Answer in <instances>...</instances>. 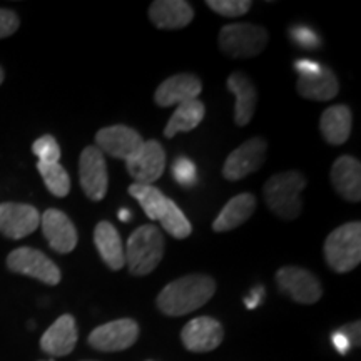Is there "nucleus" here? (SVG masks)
I'll return each instance as SVG.
<instances>
[{
	"label": "nucleus",
	"instance_id": "2eb2a0df",
	"mask_svg": "<svg viewBox=\"0 0 361 361\" xmlns=\"http://www.w3.org/2000/svg\"><path fill=\"white\" fill-rule=\"evenodd\" d=\"M40 226H42L44 238L47 239L49 246L54 251L67 255L75 250L79 234L74 223L66 213L59 209H47L40 216Z\"/></svg>",
	"mask_w": 361,
	"mask_h": 361
},
{
	"label": "nucleus",
	"instance_id": "6e6552de",
	"mask_svg": "<svg viewBox=\"0 0 361 361\" xmlns=\"http://www.w3.org/2000/svg\"><path fill=\"white\" fill-rule=\"evenodd\" d=\"M139 338V324L130 318H121L94 328L87 338L94 350L114 353L130 348Z\"/></svg>",
	"mask_w": 361,
	"mask_h": 361
},
{
	"label": "nucleus",
	"instance_id": "4468645a",
	"mask_svg": "<svg viewBox=\"0 0 361 361\" xmlns=\"http://www.w3.org/2000/svg\"><path fill=\"white\" fill-rule=\"evenodd\" d=\"M40 224L37 207L22 202L0 204V234L8 239H22L32 234Z\"/></svg>",
	"mask_w": 361,
	"mask_h": 361
},
{
	"label": "nucleus",
	"instance_id": "2f4dec72",
	"mask_svg": "<svg viewBox=\"0 0 361 361\" xmlns=\"http://www.w3.org/2000/svg\"><path fill=\"white\" fill-rule=\"evenodd\" d=\"M20 19L13 11L8 8H0V39L11 37L19 30Z\"/></svg>",
	"mask_w": 361,
	"mask_h": 361
},
{
	"label": "nucleus",
	"instance_id": "a878e982",
	"mask_svg": "<svg viewBox=\"0 0 361 361\" xmlns=\"http://www.w3.org/2000/svg\"><path fill=\"white\" fill-rule=\"evenodd\" d=\"M129 194L141 204L144 213L151 221H159L164 213L166 202L169 200L156 186H147V184H130Z\"/></svg>",
	"mask_w": 361,
	"mask_h": 361
},
{
	"label": "nucleus",
	"instance_id": "0eeeda50",
	"mask_svg": "<svg viewBox=\"0 0 361 361\" xmlns=\"http://www.w3.org/2000/svg\"><path fill=\"white\" fill-rule=\"evenodd\" d=\"M276 283L295 303L314 305L323 296V286L313 273L300 266H284L276 273Z\"/></svg>",
	"mask_w": 361,
	"mask_h": 361
},
{
	"label": "nucleus",
	"instance_id": "1a4fd4ad",
	"mask_svg": "<svg viewBox=\"0 0 361 361\" xmlns=\"http://www.w3.org/2000/svg\"><path fill=\"white\" fill-rule=\"evenodd\" d=\"M80 188L90 201L99 202L106 197L109 188L106 157L96 146H87L79 157Z\"/></svg>",
	"mask_w": 361,
	"mask_h": 361
},
{
	"label": "nucleus",
	"instance_id": "a211bd4d",
	"mask_svg": "<svg viewBox=\"0 0 361 361\" xmlns=\"http://www.w3.org/2000/svg\"><path fill=\"white\" fill-rule=\"evenodd\" d=\"M296 92L308 101H331L340 92V82L335 72L322 64L316 72L298 78Z\"/></svg>",
	"mask_w": 361,
	"mask_h": 361
},
{
	"label": "nucleus",
	"instance_id": "58836bf2",
	"mask_svg": "<svg viewBox=\"0 0 361 361\" xmlns=\"http://www.w3.org/2000/svg\"><path fill=\"white\" fill-rule=\"evenodd\" d=\"M4 79H6V72H4V69H2V67H0V85H2V82H4Z\"/></svg>",
	"mask_w": 361,
	"mask_h": 361
},
{
	"label": "nucleus",
	"instance_id": "393cba45",
	"mask_svg": "<svg viewBox=\"0 0 361 361\" xmlns=\"http://www.w3.org/2000/svg\"><path fill=\"white\" fill-rule=\"evenodd\" d=\"M204 114H206L204 104L197 101V99L179 104L178 109L174 111L173 116H171L169 123L166 124L164 135L168 139H173L176 134L194 130L201 124V121L204 119Z\"/></svg>",
	"mask_w": 361,
	"mask_h": 361
},
{
	"label": "nucleus",
	"instance_id": "a19ab883",
	"mask_svg": "<svg viewBox=\"0 0 361 361\" xmlns=\"http://www.w3.org/2000/svg\"><path fill=\"white\" fill-rule=\"evenodd\" d=\"M147 361H151V360H147Z\"/></svg>",
	"mask_w": 361,
	"mask_h": 361
},
{
	"label": "nucleus",
	"instance_id": "20e7f679",
	"mask_svg": "<svg viewBox=\"0 0 361 361\" xmlns=\"http://www.w3.org/2000/svg\"><path fill=\"white\" fill-rule=\"evenodd\" d=\"M323 252L326 264L335 273L353 271L361 261V223L351 221L328 234Z\"/></svg>",
	"mask_w": 361,
	"mask_h": 361
},
{
	"label": "nucleus",
	"instance_id": "473e14b6",
	"mask_svg": "<svg viewBox=\"0 0 361 361\" xmlns=\"http://www.w3.org/2000/svg\"><path fill=\"white\" fill-rule=\"evenodd\" d=\"M290 35L296 44H300L301 47H305V49H316L319 44L316 34L313 32V30L306 29V27H301V25L293 27V29L290 30Z\"/></svg>",
	"mask_w": 361,
	"mask_h": 361
},
{
	"label": "nucleus",
	"instance_id": "f8f14e48",
	"mask_svg": "<svg viewBox=\"0 0 361 361\" xmlns=\"http://www.w3.org/2000/svg\"><path fill=\"white\" fill-rule=\"evenodd\" d=\"M126 169L135 184L154 186V180L159 179L166 169V151L162 144L156 139L144 141L141 151L133 159L126 161Z\"/></svg>",
	"mask_w": 361,
	"mask_h": 361
},
{
	"label": "nucleus",
	"instance_id": "f3484780",
	"mask_svg": "<svg viewBox=\"0 0 361 361\" xmlns=\"http://www.w3.org/2000/svg\"><path fill=\"white\" fill-rule=\"evenodd\" d=\"M78 324L72 314H62L40 338V348L51 356H67L78 345Z\"/></svg>",
	"mask_w": 361,
	"mask_h": 361
},
{
	"label": "nucleus",
	"instance_id": "ea45409f",
	"mask_svg": "<svg viewBox=\"0 0 361 361\" xmlns=\"http://www.w3.org/2000/svg\"><path fill=\"white\" fill-rule=\"evenodd\" d=\"M49 361H54V360H49Z\"/></svg>",
	"mask_w": 361,
	"mask_h": 361
},
{
	"label": "nucleus",
	"instance_id": "39448f33",
	"mask_svg": "<svg viewBox=\"0 0 361 361\" xmlns=\"http://www.w3.org/2000/svg\"><path fill=\"white\" fill-rule=\"evenodd\" d=\"M269 34L264 27L255 24H228L221 29L218 42L226 56L234 59L256 57L268 45Z\"/></svg>",
	"mask_w": 361,
	"mask_h": 361
},
{
	"label": "nucleus",
	"instance_id": "4c0bfd02",
	"mask_svg": "<svg viewBox=\"0 0 361 361\" xmlns=\"http://www.w3.org/2000/svg\"><path fill=\"white\" fill-rule=\"evenodd\" d=\"M119 219L123 221V223H129V219H130V213L128 209H121L119 211Z\"/></svg>",
	"mask_w": 361,
	"mask_h": 361
},
{
	"label": "nucleus",
	"instance_id": "f704fd0d",
	"mask_svg": "<svg viewBox=\"0 0 361 361\" xmlns=\"http://www.w3.org/2000/svg\"><path fill=\"white\" fill-rule=\"evenodd\" d=\"M331 341H333V346H335L336 351L340 355H348V351L351 350V345L348 341V338L345 336V333L341 331V329H338L331 335Z\"/></svg>",
	"mask_w": 361,
	"mask_h": 361
},
{
	"label": "nucleus",
	"instance_id": "7ed1b4c3",
	"mask_svg": "<svg viewBox=\"0 0 361 361\" xmlns=\"http://www.w3.org/2000/svg\"><path fill=\"white\" fill-rule=\"evenodd\" d=\"M164 234L154 224H144L130 234L124 247L126 263L130 274L147 276L154 271L164 256Z\"/></svg>",
	"mask_w": 361,
	"mask_h": 361
},
{
	"label": "nucleus",
	"instance_id": "4be33fe9",
	"mask_svg": "<svg viewBox=\"0 0 361 361\" xmlns=\"http://www.w3.org/2000/svg\"><path fill=\"white\" fill-rule=\"evenodd\" d=\"M94 245L104 263L112 271H119L126 266L124 245L121 234L109 221H101L94 229Z\"/></svg>",
	"mask_w": 361,
	"mask_h": 361
},
{
	"label": "nucleus",
	"instance_id": "e433bc0d",
	"mask_svg": "<svg viewBox=\"0 0 361 361\" xmlns=\"http://www.w3.org/2000/svg\"><path fill=\"white\" fill-rule=\"evenodd\" d=\"M318 62L314 61H310V59H303V61H296L295 64V69L298 71V74L300 75H305V74H311V72H316L319 69Z\"/></svg>",
	"mask_w": 361,
	"mask_h": 361
},
{
	"label": "nucleus",
	"instance_id": "f03ea898",
	"mask_svg": "<svg viewBox=\"0 0 361 361\" xmlns=\"http://www.w3.org/2000/svg\"><path fill=\"white\" fill-rule=\"evenodd\" d=\"M306 188V178L298 171L274 174L264 184V201L271 213L283 221H295L303 211L301 192Z\"/></svg>",
	"mask_w": 361,
	"mask_h": 361
},
{
	"label": "nucleus",
	"instance_id": "bb28decb",
	"mask_svg": "<svg viewBox=\"0 0 361 361\" xmlns=\"http://www.w3.org/2000/svg\"><path fill=\"white\" fill-rule=\"evenodd\" d=\"M37 171L42 176L45 188L56 197H66L71 191V178L67 171L59 162L47 164V162H37Z\"/></svg>",
	"mask_w": 361,
	"mask_h": 361
},
{
	"label": "nucleus",
	"instance_id": "b1692460",
	"mask_svg": "<svg viewBox=\"0 0 361 361\" xmlns=\"http://www.w3.org/2000/svg\"><path fill=\"white\" fill-rule=\"evenodd\" d=\"M256 206H258V201H256L255 194H238V196H234L233 200L228 201V204L223 207L218 218L213 221V231L228 233L239 228V226L245 224L251 218Z\"/></svg>",
	"mask_w": 361,
	"mask_h": 361
},
{
	"label": "nucleus",
	"instance_id": "aec40b11",
	"mask_svg": "<svg viewBox=\"0 0 361 361\" xmlns=\"http://www.w3.org/2000/svg\"><path fill=\"white\" fill-rule=\"evenodd\" d=\"M228 90L236 97L234 106V123L238 128H245L251 123L258 106V90L252 80L243 72H233L228 78Z\"/></svg>",
	"mask_w": 361,
	"mask_h": 361
},
{
	"label": "nucleus",
	"instance_id": "423d86ee",
	"mask_svg": "<svg viewBox=\"0 0 361 361\" xmlns=\"http://www.w3.org/2000/svg\"><path fill=\"white\" fill-rule=\"evenodd\" d=\"M6 264L12 273L39 279V281L49 284V286H57L62 279L59 266L51 258H47L42 251L29 246L13 250L7 256Z\"/></svg>",
	"mask_w": 361,
	"mask_h": 361
},
{
	"label": "nucleus",
	"instance_id": "c9c22d12",
	"mask_svg": "<svg viewBox=\"0 0 361 361\" xmlns=\"http://www.w3.org/2000/svg\"><path fill=\"white\" fill-rule=\"evenodd\" d=\"M263 300H264V286H256L255 290L251 291V295L245 298V305L247 310H255L263 303Z\"/></svg>",
	"mask_w": 361,
	"mask_h": 361
},
{
	"label": "nucleus",
	"instance_id": "72a5a7b5",
	"mask_svg": "<svg viewBox=\"0 0 361 361\" xmlns=\"http://www.w3.org/2000/svg\"><path fill=\"white\" fill-rule=\"evenodd\" d=\"M340 329H341L343 333H345V336L348 338L351 348H353V346H356V348H358L360 340H361V338H360V335H361V324H360V322L350 323V324H346V326H343Z\"/></svg>",
	"mask_w": 361,
	"mask_h": 361
},
{
	"label": "nucleus",
	"instance_id": "7c9ffc66",
	"mask_svg": "<svg viewBox=\"0 0 361 361\" xmlns=\"http://www.w3.org/2000/svg\"><path fill=\"white\" fill-rule=\"evenodd\" d=\"M173 176L180 186H192L196 183V164L188 157L180 156L173 162Z\"/></svg>",
	"mask_w": 361,
	"mask_h": 361
},
{
	"label": "nucleus",
	"instance_id": "9d476101",
	"mask_svg": "<svg viewBox=\"0 0 361 361\" xmlns=\"http://www.w3.org/2000/svg\"><path fill=\"white\" fill-rule=\"evenodd\" d=\"M268 142L263 137H252L226 157L223 166V178L226 180H241L259 171L266 159Z\"/></svg>",
	"mask_w": 361,
	"mask_h": 361
},
{
	"label": "nucleus",
	"instance_id": "9b49d317",
	"mask_svg": "<svg viewBox=\"0 0 361 361\" xmlns=\"http://www.w3.org/2000/svg\"><path fill=\"white\" fill-rule=\"evenodd\" d=\"M96 144V147L102 154H109L116 159L129 161L141 151L144 139L135 129L123 124H116L97 130Z\"/></svg>",
	"mask_w": 361,
	"mask_h": 361
},
{
	"label": "nucleus",
	"instance_id": "5701e85b",
	"mask_svg": "<svg viewBox=\"0 0 361 361\" xmlns=\"http://www.w3.org/2000/svg\"><path fill=\"white\" fill-rule=\"evenodd\" d=\"M353 128V114L345 104L328 107L319 119V130L323 139L331 146H341L350 139Z\"/></svg>",
	"mask_w": 361,
	"mask_h": 361
},
{
	"label": "nucleus",
	"instance_id": "ddd939ff",
	"mask_svg": "<svg viewBox=\"0 0 361 361\" xmlns=\"http://www.w3.org/2000/svg\"><path fill=\"white\" fill-rule=\"evenodd\" d=\"M224 329L213 316H200L189 322L180 331V341L184 348L192 353H207L223 343Z\"/></svg>",
	"mask_w": 361,
	"mask_h": 361
},
{
	"label": "nucleus",
	"instance_id": "c756f323",
	"mask_svg": "<svg viewBox=\"0 0 361 361\" xmlns=\"http://www.w3.org/2000/svg\"><path fill=\"white\" fill-rule=\"evenodd\" d=\"M32 152L39 157V162H47V164H56L61 159V147L56 137L51 134L40 135L32 144Z\"/></svg>",
	"mask_w": 361,
	"mask_h": 361
},
{
	"label": "nucleus",
	"instance_id": "c85d7f7f",
	"mask_svg": "<svg viewBox=\"0 0 361 361\" xmlns=\"http://www.w3.org/2000/svg\"><path fill=\"white\" fill-rule=\"evenodd\" d=\"M206 6L219 16L236 19V17L246 16L251 11L252 4L250 0H207Z\"/></svg>",
	"mask_w": 361,
	"mask_h": 361
},
{
	"label": "nucleus",
	"instance_id": "412c9836",
	"mask_svg": "<svg viewBox=\"0 0 361 361\" xmlns=\"http://www.w3.org/2000/svg\"><path fill=\"white\" fill-rule=\"evenodd\" d=\"M149 19L157 29H183L194 19V8L186 0H156L149 7Z\"/></svg>",
	"mask_w": 361,
	"mask_h": 361
},
{
	"label": "nucleus",
	"instance_id": "f257e3e1",
	"mask_svg": "<svg viewBox=\"0 0 361 361\" xmlns=\"http://www.w3.org/2000/svg\"><path fill=\"white\" fill-rule=\"evenodd\" d=\"M216 293V281L207 274H186L166 284L156 305L166 316H184L204 306Z\"/></svg>",
	"mask_w": 361,
	"mask_h": 361
},
{
	"label": "nucleus",
	"instance_id": "6ab92c4d",
	"mask_svg": "<svg viewBox=\"0 0 361 361\" xmlns=\"http://www.w3.org/2000/svg\"><path fill=\"white\" fill-rule=\"evenodd\" d=\"M331 184L343 200L361 201V164L353 156H340L333 162Z\"/></svg>",
	"mask_w": 361,
	"mask_h": 361
},
{
	"label": "nucleus",
	"instance_id": "dca6fc26",
	"mask_svg": "<svg viewBox=\"0 0 361 361\" xmlns=\"http://www.w3.org/2000/svg\"><path fill=\"white\" fill-rule=\"evenodd\" d=\"M201 90V80L194 74H174L156 89L154 102L159 107L179 106V104L197 99Z\"/></svg>",
	"mask_w": 361,
	"mask_h": 361
},
{
	"label": "nucleus",
	"instance_id": "cd10ccee",
	"mask_svg": "<svg viewBox=\"0 0 361 361\" xmlns=\"http://www.w3.org/2000/svg\"><path fill=\"white\" fill-rule=\"evenodd\" d=\"M159 223L168 231V234L176 239H186L192 233L191 223L173 200H168V202H166L164 213L159 218Z\"/></svg>",
	"mask_w": 361,
	"mask_h": 361
}]
</instances>
